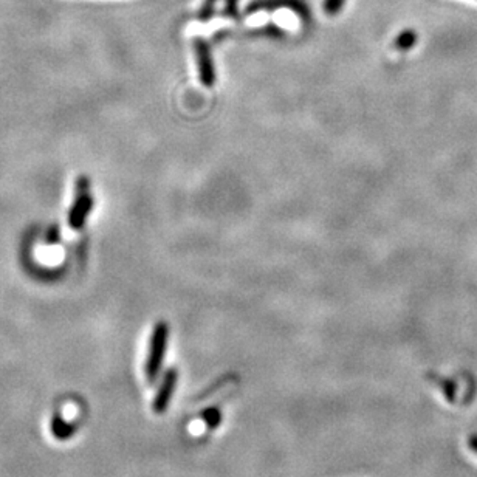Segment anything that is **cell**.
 I'll return each mask as SVG.
<instances>
[{"label":"cell","instance_id":"10","mask_svg":"<svg viewBox=\"0 0 477 477\" xmlns=\"http://www.w3.org/2000/svg\"><path fill=\"white\" fill-rule=\"evenodd\" d=\"M345 0H324V11L329 16H335V14L343 10Z\"/></svg>","mask_w":477,"mask_h":477},{"label":"cell","instance_id":"8","mask_svg":"<svg viewBox=\"0 0 477 477\" xmlns=\"http://www.w3.org/2000/svg\"><path fill=\"white\" fill-rule=\"evenodd\" d=\"M202 419L205 420L208 428L215 429V428H219L220 421H222V412L219 407H215V406L206 407V409L202 412Z\"/></svg>","mask_w":477,"mask_h":477},{"label":"cell","instance_id":"1","mask_svg":"<svg viewBox=\"0 0 477 477\" xmlns=\"http://www.w3.org/2000/svg\"><path fill=\"white\" fill-rule=\"evenodd\" d=\"M167 344H169V324L166 321H158L152 329L148 357H146V364H144L146 380H148L151 384H153L158 380L161 367H163V363H165Z\"/></svg>","mask_w":477,"mask_h":477},{"label":"cell","instance_id":"2","mask_svg":"<svg viewBox=\"0 0 477 477\" xmlns=\"http://www.w3.org/2000/svg\"><path fill=\"white\" fill-rule=\"evenodd\" d=\"M95 206V197L90 194V179L80 175L75 182V202L68 211V225L73 229H82Z\"/></svg>","mask_w":477,"mask_h":477},{"label":"cell","instance_id":"9","mask_svg":"<svg viewBox=\"0 0 477 477\" xmlns=\"http://www.w3.org/2000/svg\"><path fill=\"white\" fill-rule=\"evenodd\" d=\"M215 4H217V0H205L202 8H200V11H198V16H197L200 22H208L214 16Z\"/></svg>","mask_w":477,"mask_h":477},{"label":"cell","instance_id":"12","mask_svg":"<svg viewBox=\"0 0 477 477\" xmlns=\"http://www.w3.org/2000/svg\"><path fill=\"white\" fill-rule=\"evenodd\" d=\"M59 242V228L51 227L47 234V243H58Z\"/></svg>","mask_w":477,"mask_h":477},{"label":"cell","instance_id":"3","mask_svg":"<svg viewBox=\"0 0 477 477\" xmlns=\"http://www.w3.org/2000/svg\"><path fill=\"white\" fill-rule=\"evenodd\" d=\"M194 53L197 61V70L198 80L205 87H212L215 81H217V75H215V68L211 56V49L203 37H196L194 39Z\"/></svg>","mask_w":477,"mask_h":477},{"label":"cell","instance_id":"13","mask_svg":"<svg viewBox=\"0 0 477 477\" xmlns=\"http://www.w3.org/2000/svg\"><path fill=\"white\" fill-rule=\"evenodd\" d=\"M468 446L471 448V451H474L477 454V434L469 435L468 438Z\"/></svg>","mask_w":477,"mask_h":477},{"label":"cell","instance_id":"4","mask_svg":"<svg viewBox=\"0 0 477 477\" xmlns=\"http://www.w3.org/2000/svg\"><path fill=\"white\" fill-rule=\"evenodd\" d=\"M177 381H179V371L175 367H169L166 369V372L163 374V379L160 381V386L157 388L155 395H153L152 400V411L161 415L167 411L169 405H171L172 395L175 392Z\"/></svg>","mask_w":477,"mask_h":477},{"label":"cell","instance_id":"6","mask_svg":"<svg viewBox=\"0 0 477 477\" xmlns=\"http://www.w3.org/2000/svg\"><path fill=\"white\" fill-rule=\"evenodd\" d=\"M78 423L67 420L63 414H53L50 420V433L59 442H67L76 434L78 431Z\"/></svg>","mask_w":477,"mask_h":477},{"label":"cell","instance_id":"11","mask_svg":"<svg viewBox=\"0 0 477 477\" xmlns=\"http://www.w3.org/2000/svg\"><path fill=\"white\" fill-rule=\"evenodd\" d=\"M225 16L231 19H237V0H227Z\"/></svg>","mask_w":477,"mask_h":477},{"label":"cell","instance_id":"7","mask_svg":"<svg viewBox=\"0 0 477 477\" xmlns=\"http://www.w3.org/2000/svg\"><path fill=\"white\" fill-rule=\"evenodd\" d=\"M415 44H417V33H415L414 30H405V32L397 36L394 47L398 51H407L411 50Z\"/></svg>","mask_w":477,"mask_h":477},{"label":"cell","instance_id":"5","mask_svg":"<svg viewBox=\"0 0 477 477\" xmlns=\"http://www.w3.org/2000/svg\"><path fill=\"white\" fill-rule=\"evenodd\" d=\"M276 8H290L293 10L299 18L303 20H309L310 19V11H309V6H307L303 0H256V2H253L247 13H256L260 10H276Z\"/></svg>","mask_w":477,"mask_h":477}]
</instances>
